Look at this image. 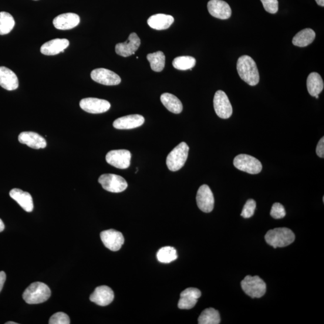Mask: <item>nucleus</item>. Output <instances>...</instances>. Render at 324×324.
<instances>
[{
	"label": "nucleus",
	"instance_id": "nucleus-1",
	"mask_svg": "<svg viewBox=\"0 0 324 324\" xmlns=\"http://www.w3.org/2000/svg\"><path fill=\"white\" fill-rule=\"evenodd\" d=\"M237 69L239 77L251 86L259 82V73L255 61L248 56H242L238 60Z\"/></svg>",
	"mask_w": 324,
	"mask_h": 324
},
{
	"label": "nucleus",
	"instance_id": "nucleus-2",
	"mask_svg": "<svg viewBox=\"0 0 324 324\" xmlns=\"http://www.w3.org/2000/svg\"><path fill=\"white\" fill-rule=\"evenodd\" d=\"M295 238V236L293 232L287 228L271 229L265 236L266 243L275 249L286 247L292 244Z\"/></svg>",
	"mask_w": 324,
	"mask_h": 324
},
{
	"label": "nucleus",
	"instance_id": "nucleus-3",
	"mask_svg": "<svg viewBox=\"0 0 324 324\" xmlns=\"http://www.w3.org/2000/svg\"><path fill=\"white\" fill-rule=\"evenodd\" d=\"M51 292L48 285L42 282H34L23 293V299L30 305L45 302L49 299Z\"/></svg>",
	"mask_w": 324,
	"mask_h": 324
},
{
	"label": "nucleus",
	"instance_id": "nucleus-4",
	"mask_svg": "<svg viewBox=\"0 0 324 324\" xmlns=\"http://www.w3.org/2000/svg\"><path fill=\"white\" fill-rule=\"evenodd\" d=\"M189 147L188 145L182 142L170 152L167 158V165L169 170L175 172L184 167L187 159Z\"/></svg>",
	"mask_w": 324,
	"mask_h": 324
},
{
	"label": "nucleus",
	"instance_id": "nucleus-5",
	"mask_svg": "<svg viewBox=\"0 0 324 324\" xmlns=\"http://www.w3.org/2000/svg\"><path fill=\"white\" fill-rule=\"evenodd\" d=\"M241 286L246 294L252 299L261 298L266 292V283L258 276L245 277L241 282Z\"/></svg>",
	"mask_w": 324,
	"mask_h": 324
},
{
	"label": "nucleus",
	"instance_id": "nucleus-6",
	"mask_svg": "<svg viewBox=\"0 0 324 324\" xmlns=\"http://www.w3.org/2000/svg\"><path fill=\"white\" fill-rule=\"evenodd\" d=\"M234 165L238 170L251 174L261 173L262 165L257 158L248 154H239L234 158Z\"/></svg>",
	"mask_w": 324,
	"mask_h": 324
},
{
	"label": "nucleus",
	"instance_id": "nucleus-7",
	"mask_svg": "<svg viewBox=\"0 0 324 324\" xmlns=\"http://www.w3.org/2000/svg\"><path fill=\"white\" fill-rule=\"evenodd\" d=\"M99 183L106 191L113 193H120L126 190L128 184L124 178L120 175L106 174L101 175L99 178Z\"/></svg>",
	"mask_w": 324,
	"mask_h": 324
},
{
	"label": "nucleus",
	"instance_id": "nucleus-8",
	"mask_svg": "<svg viewBox=\"0 0 324 324\" xmlns=\"http://www.w3.org/2000/svg\"><path fill=\"white\" fill-rule=\"evenodd\" d=\"M216 114L223 119H228L232 114V107L228 97L224 92L219 90L215 93L213 100Z\"/></svg>",
	"mask_w": 324,
	"mask_h": 324
},
{
	"label": "nucleus",
	"instance_id": "nucleus-9",
	"mask_svg": "<svg viewBox=\"0 0 324 324\" xmlns=\"http://www.w3.org/2000/svg\"><path fill=\"white\" fill-rule=\"evenodd\" d=\"M131 155L126 150H116L108 152L106 160L114 167L124 170L130 167Z\"/></svg>",
	"mask_w": 324,
	"mask_h": 324
},
{
	"label": "nucleus",
	"instance_id": "nucleus-10",
	"mask_svg": "<svg viewBox=\"0 0 324 324\" xmlns=\"http://www.w3.org/2000/svg\"><path fill=\"white\" fill-rule=\"evenodd\" d=\"M81 109L90 114H102L110 109L111 104L108 101L97 98H85L79 103Z\"/></svg>",
	"mask_w": 324,
	"mask_h": 324
},
{
	"label": "nucleus",
	"instance_id": "nucleus-11",
	"mask_svg": "<svg viewBox=\"0 0 324 324\" xmlns=\"http://www.w3.org/2000/svg\"><path fill=\"white\" fill-rule=\"evenodd\" d=\"M197 203L199 208L204 212H210L213 210L214 195L208 185H202L199 188L197 195Z\"/></svg>",
	"mask_w": 324,
	"mask_h": 324
},
{
	"label": "nucleus",
	"instance_id": "nucleus-12",
	"mask_svg": "<svg viewBox=\"0 0 324 324\" xmlns=\"http://www.w3.org/2000/svg\"><path fill=\"white\" fill-rule=\"evenodd\" d=\"M92 79L97 83L104 86H117L121 83V77L110 70L99 68L94 69L91 73Z\"/></svg>",
	"mask_w": 324,
	"mask_h": 324
},
{
	"label": "nucleus",
	"instance_id": "nucleus-13",
	"mask_svg": "<svg viewBox=\"0 0 324 324\" xmlns=\"http://www.w3.org/2000/svg\"><path fill=\"white\" fill-rule=\"evenodd\" d=\"M100 238L104 246L114 252L119 251L124 242L123 234L114 229H109L101 232Z\"/></svg>",
	"mask_w": 324,
	"mask_h": 324
},
{
	"label": "nucleus",
	"instance_id": "nucleus-14",
	"mask_svg": "<svg viewBox=\"0 0 324 324\" xmlns=\"http://www.w3.org/2000/svg\"><path fill=\"white\" fill-rule=\"evenodd\" d=\"M141 39L137 33H131L126 42L117 44L116 52L121 57H130L140 48Z\"/></svg>",
	"mask_w": 324,
	"mask_h": 324
},
{
	"label": "nucleus",
	"instance_id": "nucleus-15",
	"mask_svg": "<svg viewBox=\"0 0 324 324\" xmlns=\"http://www.w3.org/2000/svg\"><path fill=\"white\" fill-rule=\"evenodd\" d=\"M207 8L210 14L216 18L228 19L232 15L230 6L222 0H210L208 3Z\"/></svg>",
	"mask_w": 324,
	"mask_h": 324
},
{
	"label": "nucleus",
	"instance_id": "nucleus-16",
	"mask_svg": "<svg viewBox=\"0 0 324 324\" xmlns=\"http://www.w3.org/2000/svg\"><path fill=\"white\" fill-rule=\"evenodd\" d=\"M114 293L110 287L107 286H98L90 295L91 302L100 306H106L113 302Z\"/></svg>",
	"mask_w": 324,
	"mask_h": 324
},
{
	"label": "nucleus",
	"instance_id": "nucleus-17",
	"mask_svg": "<svg viewBox=\"0 0 324 324\" xmlns=\"http://www.w3.org/2000/svg\"><path fill=\"white\" fill-rule=\"evenodd\" d=\"M200 290L195 288H188L185 289L180 294V299L178 307L180 309H191L197 305L198 299L200 298Z\"/></svg>",
	"mask_w": 324,
	"mask_h": 324
},
{
	"label": "nucleus",
	"instance_id": "nucleus-18",
	"mask_svg": "<svg viewBox=\"0 0 324 324\" xmlns=\"http://www.w3.org/2000/svg\"><path fill=\"white\" fill-rule=\"evenodd\" d=\"M144 117L141 115H129L115 120L113 126L116 129L120 130L132 129L141 126L144 123Z\"/></svg>",
	"mask_w": 324,
	"mask_h": 324
},
{
	"label": "nucleus",
	"instance_id": "nucleus-19",
	"mask_svg": "<svg viewBox=\"0 0 324 324\" xmlns=\"http://www.w3.org/2000/svg\"><path fill=\"white\" fill-rule=\"evenodd\" d=\"M80 22V18L76 13H67L56 17L53 24L57 29L68 30L75 28Z\"/></svg>",
	"mask_w": 324,
	"mask_h": 324
},
{
	"label": "nucleus",
	"instance_id": "nucleus-20",
	"mask_svg": "<svg viewBox=\"0 0 324 324\" xmlns=\"http://www.w3.org/2000/svg\"><path fill=\"white\" fill-rule=\"evenodd\" d=\"M69 45V41L66 39H55L44 43L40 48V52L45 56H56L65 50Z\"/></svg>",
	"mask_w": 324,
	"mask_h": 324
},
{
	"label": "nucleus",
	"instance_id": "nucleus-21",
	"mask_svg": "<svg viewBox=\"0 0 324 324\" xmlns=\"http://www.w3.org/2000/svg\"><path fill=\"white\" fill-rule=\"evenodd\" d=\"M18 140L20 143L25 144L34 149H40L47 146L45 138L33 131H23L19 134Z\"/></svg>",
	"mask_w": 324,
	"mask_h": 324
},
{
	"label": "nucleus",
	"instance_id": "nucleus-22",
	"mask_svg": "<svg viewBox=\"0 0 324 324\" xmlns=\"http://www.w3.org/2000/svg\"><path fill=\"white\" fill-rule=\"evenodd\" d=\"M0 86L8 91L18 89V77L12 70L4 66L0 67Z\"/></svg>",
	"mask_w": 324,
	"mask_h": 324
},
{
	"label": "nucleus",
	"instance_id": "nucleus-23",
	"mask_svg": "<svg viewBox=\"0 0 324 324\" xmlns=\"http://www.w3.org/2000/svg\"><path fill=\"white\" fill-rule=\"evenodd\" d=\"M10 197L14 200L26 212L33 210L34 205L32 195L19 188H13L10 192Z\"/></svg>",
	"mask_w": 324,
	"mask_h": 324
},
{
	"label": "nucleus",
	"instance_id": "nucleus-24",
	"mask_svg": "<svg viewBox=\"0 0 324 324\" xmlns=\"http://www.w3.org/2000/svg\"><path fill=\"white\" fill-rule=\"evenodd\" d=\"M174 22L173 16L165 14H156L150 17L147 23L151 29L156 30H167Z\"/></svg>",
	"mask_w": 324,
	"mask_h": 324
},
{
	"label": "nucleus",
	"instance_id": "nucleus-25",
	"mask_svg": "<svg viewBox=\"0 0 324 324\" xmlns=\"http://www.w3.org/2000/svg\"><path fill=\"white\" fill-rule=\"evenodd\" d=\"M160 100L165 107L171 113L178 114L183 111V104L181 101L173 94L168 93L162 94Z\"/></svg>",
	"mask_w": 324,
	"mask_h": 324
},
{
	"label": "nucleus",
	"instance_id": "nucleus-26",
	"mask_svg": "<svg viewBox=\"0 0 324 324\" xmlns=\"http://www.w3.org/2000/svg\"><path fill=\"white\" fill-rule=\"evenodd\" d=\"M324 84L319 74L312 72L307 79V88L310 96L315 97L322 92Z\"/></svg>",
	"mask_w": 324,
	"mask_h": 324
},
{
	"label": "nucleus",
	"instance_id": "nucleus-27",
	"mask_svg": "<svg viewBox=\"0 0 324 324\" xmlns=\"http://www.w3.org/2000/svg\"><path fill=\"white\" fill-rule=\"evenodd\" d=\"M316 34L313 30L306 29L302 30L293 37V45L299 47H306L311 44L315 40Z\"/></svg>",
	"mask_w": 324,
	"mask_h": 324
},
{
	"label": "nucleus",
	"instance_id": "nucleus-28",
	"mask_svg": "<svg viewBox=\"0 0 324 324\" xmlns=\"http://www.w3.org/2000/svg\"><path fill=\"white\" fill-rule=\"evenodd\" d=\"M221 322V316L218 310L214 308L206 309L198 318L200 324H219Z\"/></svg>",
	"mask_w": 324,
	"mask_h": 324
},
{
	"label": "nucleus",
	"instance_id": "nucleus-29",
	"mask_svg": "<svg viewBox=\"0 0 324 324\" xmlns=\"http://www.w3.org/2000/svg\"><path fill=\"white\" fill-rule=\"evenodd\" d=\"M147 59L150 63L152 70L160 72L164 70L165 66V56L163 52L157 51L148 54Z\"/></svg>",
	"mask_w": 324,
	"mask_h": 324
},
{
	"label": "nucleus",
	"instance_id": "nucleus-30",
	"mask_svg": "<svg viewBox=\"0 0 324 324\" xmlns=\"http://www.w3.org/2000/svg\"><path fill=\"white\" fill-rule=\"evenodd\" d=\"M15 25L14 18L10 13L0 12V35H8L14 28Z\"/></svg>",
	"mask_w": 324,
	"mask_h": 324
},
{
	"label": "nucleus",
	"instance_id": "nucleus-31",
	"mask_svg": "<svg viewBox=\"0 0 324 324\" xmlns=\"http://www.w3.org/2000/svg\"><path fill=\"white\" fill-rule=\"evenodd\" d=\"M177 257L176 249L171 246L162 248L157 253L158 261L165 264H168L175 261Z\"/></svg>",
	"mask_w": 324,
	"mask_h": 324
},
{
	"label": "nucleus",
	"instance_id": "nucleus-32",
	"mask_svg": "<svg viewBox=\"0 0 324 324\" xmlns=\"http://www.w3.org/2000/svg\"><path fill=\"white\" fill-rule=\"evenodd\" d=\"M196 62H197L194 57L181 56L177 57L173 60V65L176 69L186 70L193 68L196 65Z\"/></svg>",
	"mask_w": 324,
	"mask_h": 324
},
{
	"label": "nucleus",
	"instance_id": "nucleus-33",
	"mask_svg": "<svg viewBox=\"0 0 324 324\" xmlns=\"http://www.w3.org/2000/svg\"><path fill=\"white\" fill-rule=\"evenodd\" d=\"M256 207V202L252 199H250L244 205L241 215L242 218L248 219L252 217L255 213Z\"/></svg>",
	"mask_w": 324,
	"mask_h": 324
},
{
	"label": "nucleus",
	"instance_id": "nucleus-34",
	"mask_svg": "<svg viewBox=\"0 0 324 324\" xmlns=\"http://www.w3.org/2000/svg\"><path fill=\"white\" fill-rule=\"evenodd\" d=\"M49 324H69L70 318L65 313L57 312L50 317L49 320Z\"/></svg>",
	"mask_w": 324,
	"mask_h": 324
},
{
	"label": "nucleus",
	"instance_id": "nucleus-35",
	"mask_svg": "<svg viewBox=\"0 0 324 324\" xmlns=\"http://www.w3.org/2000/svg\"><path fill=\"white\" fill-rule=\"evenodd\" d=\"M270 215L275 219H281L286 215V211L284 207L278 202L273 205Z\"/></svg>",
	"mask_w": 324,
	"mask_h": 324
},
{
	"label": "nucleus",
	"instance_id": "nucleus-36",
	"mask_svg": "<svg viewBox=\"0 0 324 324\" xmlns=\"http://www.w3.org/2000/svg\"><path fill=\"white\" fill-rule=\"evenodd\" d=\"M265 11L272 14H275L279 10L278 0H261Z\"/></svg>",
	"mask_w": 324,
	"mask_h": 324
},
{
	"label": "nucleus",
	"instance_id": "nucleus-37",
	"mask_svg": "<svg viewBox=\"0 0 324 324\" xmlns=\"http://www.w3.org/2000/svg\"><path fill=\"white\" fill-rule=\"evenodd\" d=\"M316 154L320 158L324 157V138L322 137L317 145L316 149Z\"/></svg>",
	"mask_w": 324,
	"mask_h": 324
},
{
	"label": "nucleus",
	"instance_id": "nucleus-38",
	"mask_svg": "<svg viewBox=\"0 0 324 324\" xmlns=\"http://www.w3.org/2000/svg\"><path fill=\"white\" fill-rule=\"evenodd\" d=\"M6 280V275L4 272H0V292L2 291L3 286Z\"/></svg>",
	"mask_w": 324,
	"mask_h": 324
},
{
	"label": "nucleus",
	"instance_id": "nucleus-39",
	"mask_svg": "<svg viewBox=\"0 0 324 324\" xmlns=\"http://www.w3.org/2000/svg\"><path fill=\"white\" fill-rule=\"evenodd\" d=\"M5 228L4 223H3L2 219H0V232L4 231Z\"/></svg>",
	"mask_w": 324,
	"mask_h": 324
},
{
	"label": "nucleus",
	"instance_id": "nucleus-40",
	"mask_svg": "<svg viewBox=\"0 0 324 324\" xmlns=\"http://www.w3.org/2000/svg\"><path fill=\"white\" fill-rule=\"evenodd\" d=\"M317 4L320 6H324V0H315Z\"/></svg>",
	"mask_w": 324,
	"mask_h": 324
},
{
	"label": "nucleus",
	"instance_id": "nucleus-41",
	"mask_svg": "<svg viewBox=\"0 0 324 324\" xmlns=\"http://www.w3.org/2000/svg\"><path fill=\"white\" fill-rule=\"evenodd\" d=\"M6 324H18V323L16 322H11V321H9V322H7L5 323Z\"/></svg>",
	"mask_w": 324,
	"mask_h": 324
},
{
	"label": "nucleus",
	"instance_id": "nucleus-42",
	"mask_svg": "<svg viewBox=\"0 0 324 324\" xmlns=\"http://www.w3.org/2000/svg\"><path fill=\"white\" fill-rule=\"evenodd\" d=\"M315 97L316 98V99H318L319 98V95H317L315 96Z\"/></svg>",
	"mask_w": 324,
	"mask_h": 324
},
{
	"label": "nucleus",
	"instance_id": "nucleus-43",
	"mask_svg": "<svg viewBox=\"0 0 324 324\" xmlns=\"http://www.w3.org/2000/svg\"><path fill=\"white\" fill-rule=\"evenodd\" d=\"M35 1H38V0H35Z\"/></svg>",
	"mask_w": 324,
	"mask_h": 324
}]
</instances>
